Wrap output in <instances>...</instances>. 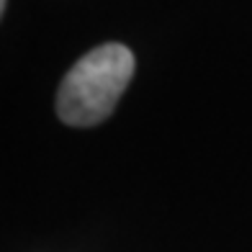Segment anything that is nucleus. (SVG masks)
<instances>
[{
	"instance_id": "1",
	"label": "nucleus",
	"mask_w": 252,
	"mask_h": 252,
	"mask_svg": "<svg viewBox=\"0 0 252 252\" xmlns=\"http://www.w3.org/2000/svg\"><path fill=\"white\" fill-rule=\"evenodd\" d=\"M134 77V54L119 41L90 49L72 64L57 93V113L67 126L88 129L108 119Z\"/></svg>"
},
{
	"instance_id": "2",
	"label": "nucleus",
	"mask_w": 252,
	"mask_h": 252,
	"mask_svg": "<svg viewBox=\"0 0 252 252\" xmlns=\"http://www.w3.org/2000/svg\"><path fill=\"white\" fill-rule=\"evenodd\" d=\"M3 8H5V0H0V16H3Z\"/></svg>"
}]
</instances>
